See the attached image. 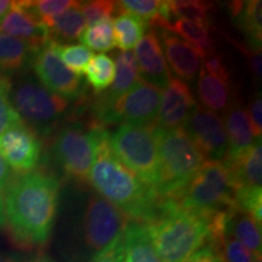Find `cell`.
Here are the masks:
<instances>
[{
  "mask_svg": "<svg viewBox=\"0 0 262 262\" xmlns=\"http://www.w3.org/2000/svg\"><path fill=\"white\" fill-rule=\"evenodd\" d=\"M232 173L234 193L239 189L261 188L262 183V147L256 140L243 156L233 162H226Z\"/></svg>",
  "mask_w": 262,
  "mask_h": 262,
  "instance_id": "ffe728a7",
  "label": "cell"
},
{
  "mask_svg": "<svg viewBox=\"0 0 262 262\" xmlns=\"http://www.w3.org/2000/svg\"><path fill=\"white\" fill-rule=\"evenodd\" d=\"M120 9L126 10L127 14H131L140 18L146 26H155L160 18L163 2L160 0H123L118 2Z\"/></svg>",
  "mask_w": 262,
  "mask_h": 262,
  "instance_id": "d6a6232c",
  "label": "cell"
},
{
  "mask_svg": "<svg viewBox=\"0 0 262 262\" xmlns=\"http://www.w3.org/2000/svg\"><path fill=\"white\" fill-rule=\"evenodd\" d=\"M80 42L86 49L106 52L116 47L112 19H103L91 25L80 35Z\"/></svg>",
  "mask_w": 262,
  "mask_h": 262,
  "instance_id": "f546056e",
  "label": "cell"
},
{
  "mask_svg": "<svg viewBox=\"0 0 262 262\" xmlns=\"http://www.w3.org/2000/svg\"><path fill=\"white\" fill-rule=\"evenodd\" d=\"M225 232L237 239L251 253L261 256V225H258L250 215L238 209H232L227 215Z\"/></svg>",
  "mask_w": 262,
  "mask_h": 262,
  "instance_id": "603a6c76",
  "label": "cell"
},
{
  "mask_svg": "<svg viewBox=\"0 0 262 262\" xmlns=\"http://www.w3.org/2000/svg\"><path fill=\"white\" fill-rule=\"evenodd\" d=\"M201 70L209 74L220 77L222 79L229 80V72L227 66H226L221 55H219L216 51L208 55V56L203 57Z\"/></svg>",
  "mask_w": 262,
  "mask_h": 262,
  "instance_id": "74e56055",
  "label": "cell"
},
{
  "mask_svg": "<svg viewBox=\"0 0 262 262\" xmlns=\"http://www.w3.org/2000/svg\"><path fill=\"white\" fill-rule=\"evenodd\" d=\"M56 50L62 63L78 77L84 73L85 68L88 67L94 56L89 49L78 44H58L56 42Z\"/></svg>",
  "mask_w": 262,
  "mask_h": 262,
  "instance_id": "1f68e13d",
  "label": "cell"
},
{
  "mask_svg": "<svg viewBox=\"0 0 262 262\" xmlns=\"http://www.w3.org/2000/svg\"><path fill=\"white\" fill-rule=\"evenodd\" d=\"M176 203L204 215L235 209L234 185L227 164L222 160L205 162Z\"/></svg>",
  "mask_w": 262,
  "mask_h": 262,
  "instance_id": "8992f818",
  "label": "cell"
},
{
  "mask_svg": "<svg viewBox=\"0 0 262 262\" xmlns=\"http://www.w3.org/2000/svg\"><path fill=\"white\" fill-rule=\"evenodd\" d=\"M182 127L206 159L225 158L227 153V136L224 120L217 113L196 104Z\"/></svg>",
  "mask_w": 262,
  "mask_h": 262,
  "instance_id": "4fadbf2b",
  "label": "cell"
},
{
  "mask_svg": "<svg viewBox=\"0 0 262 262\" xmlns=\"http://www.w3.org/2000/svg\"><path fill=\"white\" fill-rule=\"evenodd\" d=\"M12 3L14 2H9V0H0V24L3 22V19L5 18V16L8 15V12L11 9Z\"/></svg>",
  "mask_w": 262,
  "mask_h": 262,
  "instance_id": "7bdbcfd3",
  "label": "cell"
},
{
  "mask_svg": "<svg viewBox=\"0 0 262 262\" xmlns=\"http://www.w3.org/2000/svg\"><path fill=\"white\" fill-rule=\"evenodd\" d=\"M0 262H22V261L17 257L11 256V255L0 254Z\"/></svg>",
  "mask_w": 262,
  "mask_h": 262,
  "instance_id": "f6af8a7d",
  "label": "cell"
},
{
  "mask_svg": "<svg viewBox=\"0 0 262 262\" xmlns=\"http://www.w3.org/2000/svg\"><path fill=\"white\" fill-rule=\"evenodd\" d=\"M122 234L117 239H114L104 250L95 255L90 262H124Z\"/></svg>",
  "mask_w": 262,
  "mask_h": 262,
  "instance_id": "ab89813d",
  "label": "cell"
},
{
  "mask_svg": "<svg viewBox=\"0 0 262 262\" xmlns=\"http://www.w3.org/2000/svg\"><path fill=\"white\" fill-rule=\"evenodd\" d=\"M31 262H56L54 260V258H51L50 256H48V255H39L34 258V260H32Z\"/></svg>",
  "mask_w": 262,
  "mask_h": 262,
  "instance_id": "bcb514c9",
  "label": "cell"
},
{
  "mask_svg": "<svg viewBox=\"0 0 262 262\" xmlns=\"http://www.w3.org/2000/svg\"><path fill=\"white\" fill-rule=\"evenodd\" d=\"M196 91L202 106L206 110L216 113L225 111L228 107L229 98H231L229 80L222 79L220 77L209 74L201 70Z\"/></svg>",
  "mask_w": 262,
  "mask_h": 262,
  "instance_id": "cb8c5ba5",
  "label": "cell"
},
{
  "mask_svg": "<svg viewBox=\"0 0 262 262\" xmlns=\"http://www.w3.org/2000/svg\"><path fill=\"white\" fill-rule=\"evenodd\" d=\"M114 44L120 50L129 51L136 47L140 39L143 37V33L147 26L131 14L120 12L114 19Z\"/></svg>",
  "mask_w": 262,
  "mask_h": 262,
  "instance_id": "4316f807",
  "label": "cell"
},
{
  "mask_svg": "<svg viewBox=\"0 0 262 262\" xmlns=\"http://www.w3.org/2000/svg\"><path fill=\"white\" fill-rule=\"evenodd\" d=\"M10 89H11L10 78L0 75V135L10 126L22 120L11 103Z\"/></svg>",
  "mask_w": 262,
  "mask_h": 262,
  "instance_id": "d590c367",
  "label": "cell"
},
{
  "mask_svg": "<svg viewBox=\"0 0 262 262\" xmlns=\"http://www.w3.org/2000/svg\"><path fill=\"white\" fill-rule=\"evenodd\" d=\"M158 145L160 182L156 192L163 199L178 201L205 163V157L183 127L153 125Z\"/></svg>",
  "mask_w": 262,
  "mask_h": 262,
  "instance_id": "277c9868",
  "label": "cell"
},
{
  "mask_svg": "<svg viewBox=\"0 0 262 262\" xmlns=\"http://www.w3.org/2000/svg\"><path fill=\"white\" fill-rule=\"evenodd\" d=\"M129 220L117 206L101 195L90 196L83 216L84 243L95 255L123 233Z\"/></svg>",
  "mask_w": 262,
  "mask_h": 262,
  "instance_id": "30bf717a",
  "label": "cell"
},
{
  "mask_svg": "<svg viewBox=\"0 0 262 262\" xmlns=\"http://www.w3.org/2000/svg\"><path fill=\"white\" fill-rule=\"evenodd\" d=\"M108 139L110 133L97 147L88 181L98 195L117 206L127 220L148 224L156 217L163 198L114 157Z\"/></svg>",
  "mask_w": 262,
  "mask_h": 262,
  "instance_id": "7a4b0ae2",
  "label": "cell"
},
{
  "mask_svg": "<svg viewBox=\"0 0 262 262\" xmlns=\"http://www.w3.org/2000/svg\"><path fill=\"white\" fill-rule=\"evenodd\" d=\"M114 64H116L114 80L110 90L102 94V96H100V98L95 102V116L112 107L120 97H123L127 91L133 89L137 84V81L141 79L133 52H117Z\"/></svg>",
  "mask_w": 262,
  "mask_h": 262,
  "instance_id": "ac0fdd59",
  "label": "cell"
},
{
  "mask_svg": "<svg viewBox=\"0 0 262 262\" xmlns=\"http://www.w3.org/2000/svg\"><path fill=\"white\" fill-rule=\"evenodd\" d=\"M216 250L224 262H254L256 258L261 257L248 250L243 244L226 232L219 241Z\"/></svg>",
  "mask_w": 262,
  "mask_h": 262,
  "instance_id": "e575fe53",
  "label": "cell"
},
{
  "mask_svg": "<svg viewBox=\"0 0 262 262\" xmlns=\"http://www.w3.org/2000/svg\"><path fill=\"white\" fill-rule=\"evenodd\" d=\"M233 17H238L239 28L248 35L250 48L254 51H261L262 22H261V2L243 3L242 8Z\"/></svg>",
  "mask_w": 262,
  "mask_h": 262,
  "instance_id": "83f0119b",
  "label": "cell"
},
{
  "mask_svg": "<svg viewBox=\"0 0 262 262\" xmlns=\"http://www.w3.org/2000/svg\"><path fill=\"white\" fill-rule=\"evenodd\" d=\"M254 262H262V261H261V257H258V258H256V260H255Z\"/></svg>",
  "mask_w": 262,
  "mask_h": 262,
  "instance_id": "7dc6e473",
  "label": "cell"
},
{
  "mask_svg": "<svg viewBox=\"0 0 262 262\" xmlns=\"http://www.w3.org/2000/svg\"><path fill=\"white\" fill-rule=\"evenodd\" d=\"M108 145L114 157L137 179L152 188H158L159 155L153 125L122 124L113 134H110Z\"/></svg>",
  "mask_w": 262,
  "mask_h": 262,
  "instance_id": "5b68a950",
  "label": "cell"
},
{
  "mask_svg": "<svg viewBox=\"0 0 262 262\" xmlns=\"http://www.w3.org/2000/svg\"><path fill=\"white\" fill-rule=\"evenodd\" d=\"M79 5L80 2L79 4L67 10L63 14L44 22L49 31L50 40L63 44V42H71L80 38L86 24H85V18L81 14Z\"/></svg>",
  "mask_w": 262,
  "mask_h": 262,
  "instance_id": "d4e9b609",
  "label": "cell"
},
{
  "mask_svg": "<svg viewBox=\"0 0 262 262\" xmlns=\"http://www.w3.org/2000/svg\"><path fill=\"white\" fill-rule=\"evenodd\" d=\"M168 6L172 22L175 19H185L195 24L208 25L211 9V4L209 3L195 0H171L168 2Z\"/></svg>",
  "mask_w": 262,
  "mask_h": 262,
  "instance_id": "4dcf8cb0",
  "label": "cell"
},
{
  "mask_svg": "<svg viewBox=\"0 0 262 262\" xmlns=\"http://www.w3.org/2000/svg\"><path fill=\"white\" fill-rule=\"evenodd\" d=\"M79 8L85 18V24L91 26L103 19H112L114 12L119 9V5L116 2L94 0V2H80Z\"/></svg>",
  "mask_w": 262,
  "mask_h": 262,
  "instance_id": "8d00e7d4",
  "label": "cell"
},
{
  "mask_svg": "<svg viewBox=\"0 0 262 262\" xmlns=\"http://www.w3.org/2000/svg\"><path fill=\"white\" fill-rule=\"evenodd\" d=\"M196 102L187 83L171 78L160 97L157 125L163 129L182 127Z\"/></svg>",
  "mask_w": 262,
  "mask_h": 262,
  "instance_id": "2e32d148",
  "label": "cell"
},
{
  "mask_svg": "<svg viewBox=\"0 0 262 262\" xmlns=\"http://www.w3.org/2000/svg\"><path fill=\"white\" fill-rule=\"evenodd\" d=\"M10 98L22 122L25 120L37 135L50 134L70 107V101L51 93L32 77H22L11 83Z\"/></svg>",
  "mask_w": 262,
  "mask_h": 262,
  "instance_id": "52a82bcc",
  "label": "cell"
},
{
  "mask_svg": "<svg viewBox=\"0 0 262 262\" xmlns=\"http://www.w3.org/2000/svg\"><path fill=\"white\" fill-rule=\"evenodd\" d=\"M31 64L40 83L51 93L68 101L83 97L84 81L62 63L55 41L49 40L35 51Z\"/></svg>",
  "mask_w": 262,
  "mask_h": 262,
  "instance_id": "8fae6325",
  "label": "cell"
},
{
  "mask_svg": "<svg viewBox=\"0 0 262 262\" xmlns=\"http://www.w3.org/2000/svg\"><path fill=\"white\" fill-rule=\"evenodd\" d=\"M12 170L0 156V193H4L10 183L12 182Z\"/></svg>",
  "mask_w": 262,
  "mask_h": 262,
  "instance_id": "b9f144b4",
  "label": "cell"
},
{
  "mask_svg": "<svg viewBox=\"0 0 262 262\" xmlns=\"http://www.w3.org/2000/svg\"><path fill=\"white\" fill-rule=\"evenodd\" d=\"M134 56L141 79L155 85L158 89H165L172 75L164 57L158 33L148 31L143 34L136 44Z\"/></svg>",
  "mask_w": 262,
  "mask_h": 262,
  "instance_id": "5bb4252c",
  "label": "cell"
},
{
  "mask_svg": "<svg viewBox=\"0 0 262 262\" xmlns=\"http://www.w3.org/2000/svg\"><path fill=\"white\" fill-rule=\"evenodd\" d=\"M224 126L227 136V153L226 162H233L244 155L254 145L255 139L251 133L247 112L241 103L234 102L226 108Z\"/></svg>",
  "mask_w": 262,
  "mask_h": 262,
  "instance_id": "d6986e66",
  "label": "cell"
},
{
  "mask_svg": "<svg viewBox=\"0 0 262 262\" xmlns=\"http://www.w3.org/2000/svg\"><path fill=\"white\" fill-rule=\"evenodd\" d=\"M22 3L25 8L42 24L79 4V2H73V0H38V2Z\"/></svg>",
  "mask_w": 262,
  "mask_h": 262,
  "instance_id": "836d02e7",
  "label": "cell"
},
{
  "mask_svg": "<svg viewBox=\"0 0 262 262\" xmlns=\"http://www.w3.org/2000/svg\"><path fill=\"white\" fill-rule=\"evenodd\" d=\"M0 32L27 42L35 51L50 40L47 26L31 14L22 2L12 3L8 15L0 24Z\"/></svg>",
  "mask_w": 262,
  "mask_h": 262,
  "instance_id": "e0dca14e",
  "label": "cell"
},
{
  "mask_svg": "<svg viewBox=\"0 0 262 262\" xmlns=\"http://www.w3.org/2000/svg\"><path fill=\"white\" fill-rule=\"evenodd\" d=\"M158 35L166 63L176 79L187 83L195 79L202 68V55L193 45L179 35L162 29ZM168 66V67H169Z\"/></svg>",
  "mask_w": 262,
  "mask_h": 262,
  "instance_id": "9a60e30c",
  "label": "cell"
},
{
  "mask_svg": "<svg viewBox=\"0 0 262 262\" xmlns=\"http://www.w3.org/2000/svg\"><path fill=\"white\" fill-rule=\"evenodd\" d=\"M160 29L171 32L189 42L201 52L202 57L215 52V45L209 32V25L195 24V22L185 21V19H175L171 24L165 25Z\"/></svg>",
  "mask_w": 262,
  "mask_h": 262,
  "instance_id": "484cf974",
  "label": "cell"
},
{
  "mask_svg": "<svg viewBox=\"0 0 262 262\" xmlns=\"http://www.w3.org/2000/svg\"><path fill=\"white\" fill-rule=\"evenodd\" d=\"M160 97V89L140 79L112 107L97 114L98 123L102 125L122 123L134 126L152 125L158 116Z\"/></svg>",
  "mask_w": 262,
  "mask_h": 262,
  "instance_id": "9c48e42d",
  "label": "cell"
},
{
  "mask_svg": "<svg viewBox=\"0 0 262 262\" xmlns=\"http://www.w3.org/2000/svg\"><path fill=\"white\" fill-rule=\"evenodd\" d=\"M122 238L124 262H163L143 224L129 221L124 228Z\"/></svg>",
  "mask_w": 262,
  "mask_h": 262,
  "instance_id": "44dd1931",
  "label": "cell"
},
{
  "mask_svg": "<svg viewBox=\"0 0 262 262\" xmlns=\"http://www.w3.org/2000/svg\"><path fill=\"white\" fill-rule=\"evenodd\" d=\"M107 134L108 130L98 122L88 126L78 122L68 124L57 134L52 156L71 179L88 181L97 147Z\"/></svg>",
  "mask_w": 262,
  "mask_h": 262,
  "instance_id": "ba28073f",
  "label": "cell"
},
{
  "mask_svg": "<svg viewBox=\"0 0 262 262\" xmlns=\"http://www.w3.org/2000/svg\"><path fill=\"white\" fill-rule=\"evenodd\" d=\"M60 183L49 173L32 171L12 180L4 192L5 227L22 249L41 248L56 220Z\"/></svg>",
  "mask_w": 262,
  "mask_h": 262,
  "instance_id": "6da1fadb",
  "label": "cell"
},
{
  "mask_svg": "<svg viewBox=\"0 0 262 262\" xmlns=\"http://www.w3.org/2000/svg\"><path fill=\"white\" fill-rule=\"evenodd\" d=\"M248 120L251 133L256 140H261L262 135V100L261 94L256 95L248 108Z\"/></svg>",
  "mask_w": 262,
  "mask_h": 262,
  "instance_id": "f35d334b",
  "label": "cell"
},
{
  "mask_svg": "<svg viewBox=\"0 0 262 262\" xmlns=\"http://www.w3.org/2000/svg\"><path fill=\"white\" fill-rule=\"evenodd\" d=\"M35 50L27 42L0 32V75H10L25 71L31 64Z\"/></svg>",
  "mask_w": 262,
  "mask_h": 262,
  "instance_id": "7402d4cb",
  "label": "cell"
},
{
  "mask_svg": "<svg viewBox=\"0 0 262 262\" xmlns=\"http://www.w3.org/2000/svg\"><path fill=\"white\" fill-rule=\"evenodd\" d=\"M212 215L187 210L175 201L163 199L156 217L145 225L162 261L182 262L208 244Z\"/></svg>",
  "mask_w": 262,
  "mask_h": 262,
  "instance_id": "3957f363",
  "label": "cell"
},
{
  "mask_svg": "<svg viewBox=\"0 0 262 262\" xmlns=\"http://www.w3.org/2000/svg\"><path fill=\"white\" fill-rule=\"evenodd\" d=\"M5 227V212H4V201L3 194L0 193V228Z\"/></svg>",
  "mask_w": 262,
  "mask_h": 262,
  "instance_id": "ee69618b",
  "label": "cell"
},
{
  "mask_svg": "<svg viewBox=\"0 0 262 262\" xmlns=\"http://www.w3.org/2000/svg\"><path fill=\"white\" fill-rule=\"evenodd\" d=\"M88 84L96 94L102 93L112 85L116 74V64L113 58L106 54L93 56L84 71Z\"/></svg>",
  "mask_w": 262,
  "mask_h": 262,
  "instance_id": "f1b7e54d",
  "label": "cell"
},
{
  "mask_svg": "<svg viewBox=\"0 0 262 262\" xmlns=\"http://www.w3.org/2000/svg\"><path fill=\"white\" fill-rule=\"evenodd\" d=\"M182 262H224L219 254V251L216 250L215 247H212L211 244H205L202 248H199L198 250H195L194 253L189 255L187 258H185Z\"/></svg>",
  "mask_w": 262,
  "mask_h": 262,
  "instance_id": "60d3db41",
  "label": "cell"
},
{
  "mask_svg": "<svg viewBox=\"0 0 262 262\" xmlns=\"http://www.w3.org/2000/svg\"><path fill=\"white\" fill-rule=\"evenodd\" d=\"M0 156L19 175L32 172L41 156V142L25 122L10 126L0 135Z\"/></svg>",
  "mask_w": 262,
  "mask_h": 262,
  "instance_id": "7c38bea8",
  "label": "cell"
}]
</instances>
